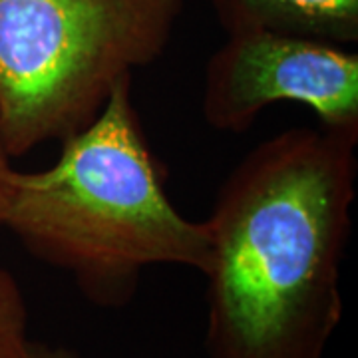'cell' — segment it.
<instances>
[{"label": "cell", "mask_w": 358, "mask_h": 358, "mask_svg": "<svg viewBox=\"0 0 358 358\" xmlns=\"http://www.w3.org/2000/svg\"><path fill=\"white\" fill-rule=\"evenodd\" d=\"M307 106L322 128L358 140V56L341 46L268 32L227 34L205 66L201 114L243 134L273 103Z\"/></svg>", "instance_id": "cell-4"}, {"label": "cell", "mask_w": 358, "mask_h": 358, "mask_svg": "<svg viewBox=\"0 0 358 358\" xmlns=\"http://www.w3.org/2000/svg\"><path fill=\"white\" fill-rule=\"evenodd\" d=\"M28 308L13 273L0 267V358H28Z\"/></svg>", "instance_id": "cell-6"}, {"label": "cell", "mask_w": 358, "mask_h": 358, "mask_svg": "<svg viewBox=\"0 0 358 358\" xmlns=\"http://www.w3.org/2000/svg\"><path fill=\"white\" fill-rule=\"evenodd\" d=\"M0 225L102 307L126 305L143 268L181 265L205 275L211 261L205 221L183 217L167 197L131 102V80L62 141L48 169H14Z\"/></svg>", "instance_id": "cell-2"}, {"label": "cell", "mask_w": 358, "mask_h": 358, "mask_svg": "<svg viewBox=\"0 0 358 358\" xmlns=\"http://www.w3.org/2000/svg\"><path fill=\"white\" fill-rule=\"evenodd\" d=\"M13 171V157L8 154V148H6V141H4V131H2V124H0V221H2V213H4V207H6V199H8Z\"/></svg>", "instance_id": "cell-7"}, {"label": "cell", "mask_w": 358, "mask_h": 358, "mask_svg": "<svg viewBox=\"0 0 358 358\" xmlns=\"http://www.w3.org/2000/svg\"><path fill=\"white\" fill-rule=\"evenodd\" d=\"M227 34L268 32L341 46L358 42V0H211Z\"/></svg>", "instance_id": "cell-5"}, {"label": "cell", "mask_w": 358, "mask_h": 358, "mask_svg": "<svg viewBox=\"0 0 358 358\" xmlns=\"http://www.w3.org/2000/svg\"><path fill=\"white\" fill-rule=\"evenodd\" d=\"M183 0H0V124L10 157L74 136L157 60Z\"/></svg>", "instance_id": "cell-3"}, {"label": "cell", "mask_w": 358, "mask_h": 358, "mask_svg": "<svg viewBox=\"0 0 358 358\" xmlns=\"http://www.w3.org/2000/svg\"><path fill=\"white\" fill-rule=\"evenodd\" d=\"M357 143L324 128L287 129L223 181L205 221L209 358L324 357L343 317Z\"/></svg>", "instance_id": "cell-1"}, {"label": "cell", "mask_w": 358, "mask_h": 358, "mask_svg": "<svg viewBox=\"0 0 358 358\" xmlns=\"http://www.w3.org/2000/svg\"><path fill=\"white\" fill-rule=\"evenodd\" d=\"M28 358H78V355L68 346H52L32 341Z\"/></svg>", "instance_id": "cell-8"}]
</instances>
